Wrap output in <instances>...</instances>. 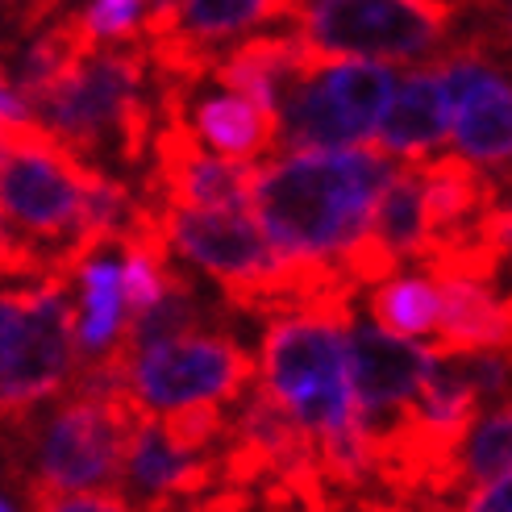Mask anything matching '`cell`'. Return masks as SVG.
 I'll return each instance as SVG.
<instances>
[{
  "label": "cell",
  "mask_w": 512,
  "mask_h": 512,
  "mask_svg": "<svg viewBox=\"0 0 512 512\" xmlns=\"http://www.w3.org/2000/svg\"><path fill=\"white\" fill-rule=\"evenodd\" d=\"M450 96L438 67H417L408 71L404 80H396L392 92V105L383 113L379 130H375V146L383 150L388 159L400 163H425L442 150V142L450 138Z\"/></svg>",
  "instance_id": "cell-14"
},
{
  "label": "cell",
  "mask_w": 512,
  "mask_h": 512,
  "mask_svg": "<svg viewBox=\"0 0 512 512\" xmlns=\"http://www.w3.org/2000/svg\"><path fill=\"white\" fill-rule=\"evenodd\" d=\"M254 383V358L234 329H200L134 354V404L146 417L179 408H234Z\"/></svg>",
  "instance_id": "cell-8"
},
{
  "label": "cell",
  "mask_w": 512,
  "mask_h": 512,
  "mask_svg": "<svg viewBox=\"0 0 512 512\" xmlns=\"http://www.w3.org/2000/svg\"><path fill=\"white\" fill-rule=\"evenodd\" d=\"M0 512H13V508H9V504H5V500H0Z\"/></svg>",
  "instance_id": "cell-26"
},
{
  "label": "cell",
  "mask_w": 512,
  "mask_h": 512,
  "mask_svg": "<svg viewBox=\"0 0 512 512\" xmlns=\"http://www.w3.org/2000/svg\"><path fill=\"white\" fill-rule=\"evenodd\" d=\"M155 92H159V109L184 117L196 142L217 159L259 163L279 146V121L263 113L259 105H250L246 96L217 88L213 80H204V84L155 80Z\"/></svg>",
  "instance_id": "cell-13"
},
{
  "label": "cell",
  "mask_w": 512,
  "mask_h": 512,
  "mask_svg": "<svg viewBox=\"0 0 512 512\" xmlns=\"http://www.w3.org/2000/svg\"><path fill=\"white\" fill-rule=\"evenodd\" d=\"M100 167L75 159L34 121H0V217L46 263V279H75L84 263V200Z\"/></svg>",
  "instance_id": "cell-3"
},
{
  "label": "cell",
  "mask_w": 512,
  "mask_h": 512,
  "mask_svg": "<svg viewBox=\"0 0 512 512\" xmlns=\"http://www.w3.org/2000/svg\"><path fill=\"white\" fill-rule=\"evenodd\" d=\"M346 363H350L354 413L371 433L417 404L425 379L433 371V346L396 338L388 329H379L375 321L354 317L350 338H346Z\"/></svg>",
  "instance_id": "cell-11"
},
{
  "label": "cell",
  "mask_w": 512,
  "mask_h": 512,
  "mask_svg": "<svg viewBox=\"0 0 512 512\" xmlns=\"http://www.w3.org/2000/svg\"><path fill=\"white\" fill-rule=\"evenodd\" d=\"M30 117L88 167L117 179L142 175L159 130V92L146 46L138 38L100 42L59 84L30 100Z\"/></svg>",
  "instance_id": "cell-2"
},
{
  "label": "cell",
  "mask_w": 512,
  "mask_h": 512,
  "mask_svg": "<svg viewBox=\"0 0 512 512\" xmlns=\"http://www.w3.org/2000/svg\"><path fill=\"white\" fill-rule=\"evenodd\" d=\"M350 325L354 304H317L271 317L263 329V363L254 379L313 442L358 421L346 363Z\"/></svg>",
  "instance_id": "cell-5"
},
{
  "label": "cell",
  "mask_w": 512,
  "mask_h": 512,
  "mask_svg": "<svg viewBox=\"0 0 512 512\" xmlns=\"http://www.w3.org/2000/svg\"><path fill=\"white\" fill-rule=\"evenodd\" d=\"M292 0H150L138 42L155 80L204 84L213 63L263 25L288 21Z\"/></svg>",
  "instance_id": "cell-7"
},
{
  "label": "cell",
  "mask_w": 512,
  "mask_h": 512,
  "mask_svg": "<svg viewBox=\"0 0 512 512\" xmlns=\"http://www.w3.org/2000/svg\"><path fill=\"white\" fill-rule=\"evenodd\" d=\"M392 175L396 163L379 146L292 150L259 163L250 213L288 259L342 263L346 250L367 234Z\"/></svg>",
  "instance_id": "cell-1"
},
{
  "label": "cell",
  "mask_w": 512,
  "mask_h": 512,
  "mask_svg": "<svg viewBox=\"0 0 512 512\" xmlns=\"http://www.w3.org/2000/svg\"><path fill=\"white\" fill-rule=\"evenodd\" d=\"M259 163H229L209 155L188 121L159 109V130L150 142L138 196L150 209H246Z\"/></svg>",
  "instance_id": "cell-9"
},
{
  "label": "cell",
  "mask_w": 512,
  "mask_h": 512,
  "mask_svg": "<svg viewBox=\"0 0 512 512\" xmlns=\"http://www.w3.org/2000/svg\"><path fill=\"white\" fill-rule=\"evenodd\" d=\"M30 512H134V504L121 492H71V496H55V492H34L25 496Z\"/></svg>",
  "instance_id": "cell-21"
},
{
  "label": "cell",
  "mask_w": 512,
  "mask_h": 512,
  "mask_svg": "<svg viewBox=\"0 0 512 512\" xmlns=\"http://www.w3.org/2000/svg\"><path fill=\"white\" fill-rule=\"evenodd\" d=\"M30 300H34V288L0 292V363H5V354L13 350V342L21 334V321H25V313H30Z\"/></svg>",
  "instance_id": "cell-22"
},
{
  "label": "cell",
  "mask_w": 512,
  "mask_h": 512,
  "mask_svg": "<svg viewBox=\"0 0 512 512\" xmlns=\"http://www.w3.org/2000/svg\"><path fill=\"white\" fill-rule=\"evenodd\" d=\"M508 288H512V284H508Z\"/></svg>",
  "instance_id": "cell-27"
},
{
  "label": "cell",
  "mask_w": 512,
  "mask_h": 512,
  "mask_svg": "<svg viewBox=\"0 0 512 512\" xmlns=\"http://www.w3.org/2000/svg\"><path fill=\"white\" fill-rule=\"evenodd\" d=\"M71 309V279H46L34 288L21 334L5 354V363H0V421L25 417L34 404L67 388L75 371Z\"/></svg>",
  "instance_id": "cell-10"
},
{
  "label": "cell",
  "mask_w": 512,
  "mask_h": 512,
  "mask_svg": "<svg viewBox=\"0 0 512 512\" xmlns=\"http://www.w3.org/2000/svg\"><path fill=\"white\" fill-rule=\"evenodd\" d=\"M367 309L379 329H388L396 338H429L438 334L442 321V296L429 271H396L367 288Z\"/></svg>",
  "instance_id": "cell-19"
},
{
  "label": "cell",
  "mask_w": 512,
  "mask_h": 512,
  "mask_svg": "<svg viewBox=\"0 0 512 512\" xmlns=\"http://www.w3.org/2000/svg\"><path fill=\"white\" fill-rule=\"evenodd\" d=\"M117 492L134 500L142 512L200 504L221 492V450H184L179 442H171L159 417L142 413L130 450H125Z\"/></svg>",
  "instance_id": "cell-12"
},
{
  "label": "cell",
  "mask_w": 512,
  "mask_h": 512,
  "mask_svg": "<svg viewBox=\"0 0 512 512\" xmlns=\"http://www.w3.org/2000/svg\"><path fill=\"white\" fill-rule=\"evenodd\" d=\"M163 512H200V508H192V504H188V508H163Z\"/></svg>",
  "instance_id": "cell-25"
},
{
  "label": "cell",
  "mask_w": 512,
  "mask_h": 512,
  "mask_svg": "<svg viewBox=\"0 0 512 512\" xmlns=\"http://www.w3.org/2000/svg\"><path fill=\"white\" fill-rule=\"evenodd\" d=\"M442 321L433 350H508L512 346V288L483 275H433Z\"/></svg>",
  "instance_id": "cell-15"
},
{
  "label": "cell",
  "mask_w": 512,
  "mask_h": 512,
  "mask_svg": "<svg viewBox=\"0 0 512 512\" xmlns=\"http://www.w3.org/2000/svg\"><path fill=\"white\" fill-rule=\"evenodd\" d=\"M317 75H321L329 100L338 105L342 121L350 125V134L358 142L375 138L383 113L392 105L396 71L383 63H367V59H321Z\"/></svg>",
  "instance_id": "cell-18"
},
{
  "label": "cell",
  "mask_w": 512,
  "mask_h": 512,
  "mask_svg": "<svg viewBox=\"0 0 512 512\" xmlns=\"http://www.w3.org/2000/svg\"><path fill=\"white\" fill-rule=\"evenodd\" d=\"M284 25L313 59L421 63L446 55L458 9L450 0H292Z\"/></svg>",
  "instance_id": "cell-6"
},
{
  "label": "cell",
  "mask_w": 512,
  "mask_h": 512,
  "mask_svg": "<svg viewBox=\"0 0 512 512\" xmlns=\"http://www.w3.org/2000/svg\"><path fill=\"white\" fill-rule=\"evenodd\" d=\"M421 192H425L429 250L463 242L471 229L479 225V217L488 213L496 204V196H500L488 175H483L479 167H471L467 159H458V155H433V159H425L421 163Z\"/></svg>",
  "instance_id": "cell-16"
},
{
  "label": "cell",
  "mask_w": 512,
  "mask_h": 512,
  "mask_svg": "<svg viewBox=\"0 0 512 512\" xmlns=\"http://www.w3.org/2000/svg\"><path fill=\"white\" fill-rule=\"evenodd\" d=\"M454 512H512V471L492 479V483H483L475 492H467Z\"/></svg>",
  "instance_id": "cell-23"
},
{
  "label": "cell",
  "mask_w": 512,
  "mask_h": 512,
  "mask_svg": "<svg viewBox=\"0 0 512 512\" xmlns=\"http://www.w3.org/2000/svg\"><path fill=\"white\" fill-rule=\"evenodd\" d=\"M142 421L134 400H92V396H63L46 413L13 417V454L21 492H92V488H121L125 450Z\"/></svg>",
  "instance_id": "cell-4"
},
{
  "label": "cell",
  "mask_w": 512,
  "mask_h": 512,
  "mask_svg": "<svg viewBox=\"0 0 512 512\" xmlns=\"http://www.w3.org/2000/svg\"><path fill=\"white\" fill-rule=\"evenodd\" d=\"M80 279V304L71 309L75 329V363H92V358L109 354V346L121 334L125 321V292H121V263L96 259L75 271Z\"/></svg>",
  "instance_id": "cell-17"
},
{
  "label": "cell",
  "mask_w": 512,
  "mask_h": 512,
  "mask_svg": "<svg viewBox=\"0 0 512 512\" xmlns=\"http://www.w3.org/2000/svg\"><path fill=\"white\" fill-rule=\"evenodd\" d=\"M483 25H488V34H492V38L508 50V55H512V0H504L496 13L483 17Z\"/></svg>",
  "instance_id": "cell-24"
},
{
  "label": "cell",
  "mask_w": 512,
  "mask_h": 512,
  "mask_svg": "<svg viewBox=\"0 0 512 512\" xmlns=\"http://www.w3.org/2000/svg\"><path fill=\"white\" fill-rule=\"evenodd\" d=\"M512 471V404L483 408L454 450V500Z\"/></svg>",
  "instance_id": "cell-20"
}]
</instances>
